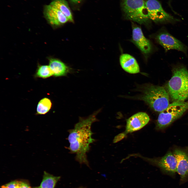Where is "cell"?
I'll list each match as a JSON object with an SVG mask.
<instances>
[{
	"mask_svg": "<svg viewBox=\"0 0 188 188\" xmlns=\"http://www.w3.org/2000/svg\"><path fill=\"white\" fill-rule=\"evenodd\" d=\"M126 134L124 133H122L118 134L116 136L113 140V143H115L120 141L123 139L125 136Z\"/></svg>",
	"mask_w": 188,
	"mask_h": 188,
	"instance_id": "cell-20",
	"label": "cell"
},
{
	"mask_svg": "<svg viewBox=\"0 0 188 188\" xmlns=\"http://www.w3.org/2000/svg\"><path fill=\"white\" fill-rule=\"evenodd\" d=\"M50 4L60 10L67 17L69 21L73 22L72 13L66 0H53Z\"/></svg>",
	"mask_w": 188,
	"mask_h": 188,
	"instance_id": "cell-15",
	"label": "cell"
},
{
	"mask_svg": "<svg viewBox=\"0 0 188 188\" xmlns=\"http://www.w3.org/2000/svg\"><path fill=\"white\" fill-rule=\"evenodd\" d=\"M40 188L39 186H38V187H35V188Z\"/></svg>",
	"mask_w": 188,
	"mask_h": 188,
	"instance_id": "cell-23",
	"label": "cell"
},
{
	"mask_svg": "<svg viewBox=\"0 0 188 188\" xmlns=\"http://www.w3.org/2000/svg\"><path fill=\"white\" fill-rule=\"evenodd\" d=\"M132 27V42L144 54L150 52L151 49V44L144 35L141 28L134 25Z\"/></svg>",
	"mask_w": 188,
	"mask_h": 188,
	"instance_id": "cell-12",
	"label": "cell"
},
{
	"mask_svg": "<svg viewBox=\"0 0 188 188\" xmlns=\"http://www.w3.org/2000/svg\"><path fill=\"white\" fill-rule=\"evenodd\" d=\"M121 66L125 71L131 74H136L140 72L138 64L135 59L131 55L123 54L120 57Z\"/></svg>",
	"mask_w": 188,
	"mask_h": 188,
	"instance_id": "cell-13",
	"label": "cell"
},
{
	"mask_svg": "<svg viewBox=\"0 0 188 188\" xmlns=\"http://www.w3.org/2000/svg\"><path fill=\"white\" fill-rule=\"evenodd\" d=\"M167 85V92L173 101L188 99V70L183 66L174 68Z\"/></svg>",
	"mask_w": 188,
	"mask_h": 188,
	"instance_id": "cell-2",
	"label": "cell"
},
{
	"mask_svg": "<svg viewBox=\"0 0 188 188\" xmlns=\"http://www.w3.org/2000/svg\"><path fill=\"white\" fill-rule=\"evenodd\" d=\"M148 161L159 167L167 174L174 176L177 172V162L173 154L169 152L159 159H146Z\"/></svg>",
	"mask_w": 188,
	"mask_h": 188,
	"instance_id": "cell-8",
	"label": "cell"
},
{
	"mask_svg": "<svg viewBox=\"0 0 188 188\" xmlns=\"http://www.w3.org/2000/svg\"><path fill=\"white\" fill-rule=\"evenodd\" d=\"M52 103L50 100L46 97L41 99L38 102L37 107V113L38 115H44L50 109Z\"/></svg>",
	"mask_w": 188,
	"mask_h": 188,
	"instance_id": "cell-17",
	"label": "cell"
},
{
	"mask_svg": "<svg viewBox=\"0 0 188 188\" xmlns=\"http://www.w3.org/2000/svg\"><path fill=\"white\" fill-rule=\"evenodd\" d=\"M149 120V116L146 113H138L127 120L124 133L126 134L138 130L146 125Z\"/></svg>",
	"mask_w": 188,
	"mask_h": 188,
	"instance_id": "cell-10",
	"label": "cell"
},
{
	"mask_svg": "<svg viewBox=\"0 0 188 188\" xmlns=\"http://www.w3.org/2000/svg\"><path fill=\"white\" fill-rule=\"evenodd\" d=\"M53 75L49 66L43 65L39 66L36 71V76L38 77L46 78Z\"/></svg>",
	"mask_w": 188,
	"mask_h": 188,
	"instance_id": "cell-18",
	"label": "cell"
},
{
	"mask_svg": "<svg viewBox=\"0 0 188 188\" xmlns=\"http://www.w3.org/2000/svg\"><path fill=\"white\" fill-rule=\"evenodd\" d=\"M49 66L53 75L55 77L65 76L69 71L68 67L64 63L56 59H50Z\"/></svg>",
	"mask_w": 188,
	"mask_h": 188,
	"instance_id": "cell-14",
	"label": "cell"
},
{
	"mask_svg": "<svg viewBox=\"0 0 188 188\" xmlns=\"http://www.w3.org/2000/svg\"><path fill=\"white\" fill-rule=\"evenodd\" d=\"M145 5L150 20L156 23H174L178 19L166 12L157 0H147Z\"/></svg>",
	"mask_w": 188,
	"mask_h": 188,
	"instance_id": "cell-6",
	"label": "cell"
},
{
	"mask_svg": "<svg viewBox=\"0 0 188 188\" xmlns=\"http://www.w3.org/2000/svg\"><path fill=\"white\" fill-rule=\"evenodd\" d=\"M60 177L53 176L44 172L43 179L39 187L40 188H54Z\"/></svg>",
	"mask_w": 188,
	"mask_h": 188,
	"instance_id": "cell-16",
	"label": "cell"
},
{
	"mask_svg": "<svg viewBox=\"0 0 188 188\" xmlns=\"http://www.w3.org/2000/svg\"><path fill=\"white\" fill-rule=\"evenodd\" d=\"M20 181L14 180L4 184L1 187V188H19Z\"/></svg>",
	"mask_w": 188,
	"mask_h": 188,
	"instance_id": "cell-19",
	"label": "cell"
},
{
	"mask_svg": "<svg viewBox=\"0 0 188 188\" xmlns=\"http://www.w3.org/2000/svg\"><path fill=\"white\" fill-rule=\"evenodd\" d=\"M73 3H79L81 1V0H70Z\"/></svg>",
	"mask_w": 188,
	"mask_h": 188,
	"instance_id": "cell-22",
	"label": "cell"
},
{
	"mask_svg": "<svg viewBox=\"0 0 188 188\" xmlns=\"http://www.w3.org/2000/svg\"><path fill=\"white\" fill-rule=\"evenodd\" d=\"M97 111L86 118L80 117L79 121L73 128L69 130L68 140L69 144L68 149L70 152L75 154V160L80 164L89 166L87 153L89 151L90 145L95 141L91 125L98 120L96 116Z\"/></svg>",
	"mask_w": 188,
	"mask_h": 188,
	"instance_id": "cell-1",
	"label": "cell"
},
{
	"mask_svg": "<svg viewBox=\"0 0 188 188\" xmlns=\"http://www.w3.org/2000/svg\"><path fill=\"white\" fill-rule=\"evenodd\" d=\"M169 96L163 87L151 85L144 90L141 99L154 111L160 112L170 104Z\"/></svg>",
	"mask_w": 188,
	"mask_h": 188,
	"instance_id": "cell-4",
	"label": "cell"
},
{
	"mask_svg": "<svg viewBox=\"0 0 188 188\" xmlns=\"http://www.w3.org/2000/svg\"><path fill=\"white\" fill-rule=\"evenodd\" d=\"M173 154L177 161V172L180 176V184H182L188 180V154L178 149Z\"/></svg>",
	"mask_w": 188,
	"mask_h": 188,
	"instance_id": "cell-9",
	"label": "cell"
},
{
	"mask_svg": "<svg viewBox=\"0 0 188 188\" xmlns=\"http://www.w3.org/2000/svg\"><path fill=\"white\" fill-rule=\"evenodd\" d=\"M121 5L126 19L140 24L150 20L144 0H121Z\"/></svg>",
	"mask_w": 188,
	"mask_h": 188,
	"instance_id": "cell-3",
	"label": "cell"
},
{
	"mask_svg": "<svg viewBox=\"0 0 188 188\" xmlns=\"http://www.w3.org/2000/svg\"><path fill=\"white\" fill-rule=\"evenodd\" d=\"M19 188H31L29 184L24 181H20Z\"/></svg>",
	"mask_w": 188,
	"mask_h": 188,
	"instance_id": "cell-21",
	"label": "cell"
},
{
	"mask_svg": "<svg viewBox=\"0 0 188 188\" xmlns=\"http://www.w3.org/2000/svg\"><path fill=\"white\" fill-rule=\"evenodd\" d=\"M157 41L160 44L166 51L174 49L186 54L187 48L184 44L168 32L163 30L155 37Z\"/></svg>",
	"mask_w": 188,
	"mask_h": 188,
	"instance_id": "cell-7",
	"label": "cell"
},
{
	"mask_svg": "<svg viewBox=\"0 0 188 188\" xmlns=\"http://www.w3.org/2000/svg\"><path fill=\"white\" fill-rule=\"evenodd\" d=\"M188 110V101H173L160 112L156 128L158 129L166 128L181 117Z\"/></svg>",
	"mask_w": 188,
	"mask_h": 188,
	"instance_id": "cell-5",
	"label": "cell"
},
{
	"mask_svg": "<svg viewBox=\"0 0 188 188\" xmlns=\"http://www.w3.org/2000/svg\"><path fill=\"white\" fill-rule=\"evenodd\" d=\"M44 13L46 20L52 26H60L69 21L60 10L50 4L45 6Z\"/></svg>",
	"mask_w": 188,
	"mask_h": 188,
	"instance_id": "cell-11",
	"label": "cell"
}]
</instances>
